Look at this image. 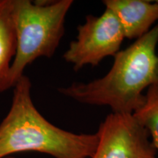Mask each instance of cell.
<instances>
[{
    "label": "cell",
    "instance_id": "6da1fadb",
    "mask_svg": "<svg viewBox=\"0 0 158 158\" xmlns=\"http://www.w3.org/2000/svg\"><path fill=\"white\" fill-rule=\"evenodd\" d=\"M157 43L158 23L118 51L106 76L87 84L74 82L59 92L81 103L109 106L112 113L133 114L143 104V91L158 83Z\"/></svg>",
    "mask_w": 158,
    "mask_h": 158
},
{
    "label": "cell",
    "instance_id": "7a4b0ae2",
    "mask_svg": "<svg viewBox=\"0 0 158 158\" xmlns=\"http://www.w3.org/2000/svg\"><path fill=\"white\" fill-rule=\"evenodd\" d=\"M25 75L13 87L11 106L0 123V158L37 152L55 158H92L98 143L96 133L77 134L51 124L38 111Z\"/></svg>",
    "mask_w": 158,
    "mask_h": 158
},
{
    "label": "cell",
    "instance_id": "3957f363",
    "mask_svg": "<svg viewBox=\"0 0 158 158\" xmlns=\"http://www.w3.org/2000/svg\"><path fill=\"white\" fill-rule=\"evenodd\" d=\"M73 2L12 0L16 50L0 92L13 88L25 68L39 57L54 56L64 34L65 18Z\"/></svg>",
    "mask_w": 158,
    "mask_h": 158
},
{
    "label": "cell",
    "instance_id": "277c9868",
    "mask_svg": "<svg viewBox=\"0 0 158 158\" xmlns=\"http://www.w3.org/2000/svg\"><path fill=\"white\" fill-rule=\"evenodd\" d=\"M77 31L76 40L63 54L75 71L86 65L97 66L106 57L114 56L125 39L119 21L108 8L100 16L86 15V22L79 25Z\"/></svg>",
    "mask_w": 158,
    "mask_h": 158
},
{
    "label": "cell",
    "instance_id": "5b68a950",
    "mask_svg": "<svg viewBox=\"0 0 158 158\" xmlns=\"http://www.w3.org/2000/svg\"><path fill=\"white\" fill-rule=\"evenodd\" d=\"M96 134L98 143L92 158H157L149 133L133 114H110Z\"/></svg>",
    "mask_w": 158,
    "mask_h": 158
},
{
    "label": "cell",
    "instance_id": "8992f818",
    "mask_svg": "<svg viewBox=\"0 0 158 158\" xmlns=\"http://www.w3.org/2000/svg\"><path fill=\"white\" fill-rule=\"evenodd\" d=\"M102 2L117 17L127 39L140 38L158 21V0H105Z\"/></svg>",
    "mask_w": 158,
    "mask_h": 158
},
{
    "label": "cell",
    "instance_id": "52a82bcc",
    "mask_svg": "<svg viewBox=\"0 0 158 158\" xmlns=\"http://www.w3.org/2000/svg\"><path fill=\"white\" fill-rule=\"evenodd\" d=\"M12 8V0H0V86L8 73L16 50Z\"/></svg>",
    "mask_w": 158,
    "mask_h": 158
},
{
    "label": "cell",
    "instance_id": "ba28073f",
    "mask_svg": "<svg viewBox=\"0 0 158 158\" xmlns=\"http://www.w3.org/2000/svg\"><path fill=\"white\" fill-rule=\"evenodd\" d=\"M133 116L147 130L154 147L158 151V83L147 89L143 104Z\"/></svg>",
    "mask_w": 158,
    "mask_h": 158
},
{
    "label": "cell",
    "instance_id": "9c48e42d",
    "mask_svg": "<svg viewBox=\"0 0 158 158\" xmlns=\"http://www.w3.org/2000/svg\"><path fill=\"white\" fill-rule=\"evenodd\" d=\"M5 158H15V157H5Z\"/></svg>",
    "mask_w": 158,
    "mask_h": 158
}]
</instances>
